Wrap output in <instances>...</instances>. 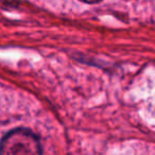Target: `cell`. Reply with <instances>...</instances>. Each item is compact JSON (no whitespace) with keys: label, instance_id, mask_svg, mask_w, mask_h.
<instances>
[{"label":"cell","instance_id":"7a4b0ae2","mask_svg":"<svg viewBox=\"0 0 155 155\" xmlns=\"http://www.w3.org/2000/svg\"><path fill=\"white\" fill-rule=\"evenodd\" d=\"M83 2H86V3H98L100 2L101 0H81Z\"/></svg>","mask_w":155,"mask_h":155},{"label":"cell","instance_id":"6da1fadb","mask_svg":"<svg viewBox=\"0 0 155 155\" xmlns=\"http://www.w3.org/2000/svg\"><path fill=\"white\" fill-rule=\"evenodd\" d=\"M41 141L33 132L16 129L9 132L0 142V155H41Z\"/></svg>","mask_w":155,"mask_h":155}]
</instances>
